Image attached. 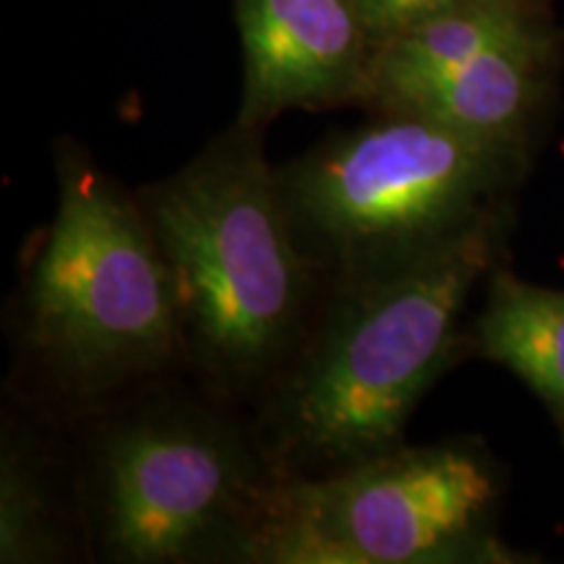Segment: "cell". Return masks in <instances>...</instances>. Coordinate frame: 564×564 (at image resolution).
<instances>
[{"mask_svg":"<svg viewBox=\"0 0 564 564\" xmlns=\"http://www.w3.org/2000/svg\"><path fill=\"white\" fill-rule=\"evenodd\" d=\"M549 55L552 32L541 30L415 84L379 105V110L415 112L494 144H518L539 97Z\"/></svg>","mask_w":564,"mask_h":564,"instance_id":"ba28073f","label":"cell"},{"mask_svg":"<svg viewBox=\"0 0 564 564\" xmlns=\"http://www.w3.org/2000/svg\"><path fill=\"white\" fill-rule=\"evenodd\" d=\"M518 144L403 110L319 141L278 167L301 249L335 285L405 267L494 220Z\"/></svg>","mask_w":564,"mask_h":564,"instance_id":"3957f363","label":"cell"},{"mask_svg":"<svg viewBox=\"0 0 564 564\" xmlns=\"http://www.w3.org/2000/svg\"><path fill=\"white\" fill-rule=\"evenodd\" d=\"M24 343L58 392L102 400L183 350L171 272L137 196L58 152V207L24 288Z\"/></svg>","mask_w":564,"mask_h":564,"instance_id":"277c9868","label":"cell"},{"mask_svg":"<svg viewBox=\"0 0 564 564\" xmlns=\"http://www.w3.org/2000/svg\"><path fill=\"white\" fill-rule=\"evenodd\" d=\"M278 478L236 421L192 403H150L105 423L89 453L84 518L105 560H246Z\"/></svg>","mask_w":564,"mask_h":564,"instance_id":"5b68a950","label":"cell"},{"mask_svg":"<svg viewBox=\"0 0 564 564\" xmlns=\"http://www.w3.org/2000/svg\"><path fill=\"white\" fill-rule=\"evenodd\" d=\"M497 484L474 449L400 447L324 476L274 478L246 560L429 564L470 554Z\"/></svg>","mask_w":564,"mask_h":564,"instance_id":"8992f818","label":"cell"},{"mask_svg":"<svg viewBox=\"0 0 564 564\" xmlns=\"http://www.w3.org/2000/svg\"><path fill=\"white\" fill-rule=\"evenodd\" d=\"M476 345L564 421V291L499 272L476 322Z\"/></svg>","mask_w":564,"mask_h":564,"instance_id":"30bf717a","label":"cell"},{"mask_svg":"<svg viewBox=\"0 0 564 564\" xmlns=\"http://www.w3.org/2000/svg\"><path fill=\"white\" fill-rule=\"evenodd\" d=\"M541 30L546 26L535 0H476L434 13L373 51L369 100L384 105L415 84Z\"/></svg>","mask_w":564,"mask_h":564,"instance_id":"9c48e42d","label":"cell"},{"mask_svg":"<svg viewBox=\"0 0 564 564\" xmlns=\"http://www.w3.org/2000/svg\"><path fill=\"white\" fill-rule=\"evenodd\" d=\"M137 202L171 272L183 350L220 394L267 390L324 278L288 220L262 131L236 123Z\"/></svg>","mask_w":564,"mask_h":564,"instance_id":"7a4b0ae2","label":"cell"},{"mask_svg":"<svg viewBox=\"0 0 564 564\" xmlns=\"http://www.w3.org/2000/svg\"><path fill=\"white\" fill-rule=\"evenodd\" d=\"M465 3H476V0H358V9H361L373 51H377L382 42L419 24L421 19Z\"/></svg>","mask_w":564,"mask_h":564,"instance_id":"7c38bea8","label":"cell"},{"mask_svg":"<svg viewBox=\"0 0 564 564\" xmlns=\"http://www.w3.org/2000/svg\"><path fill=\"white\" fill-rule=\"evenodd\" d=\"M30 442L6 432L0 465V560L53 562L66 552L61 510L45 460Z\"/></svg>","mask_w":564,"mask_h":564,"instance_id":"8fae6325","label":"cell"},{"mask_svg":"<svg viewBox=\"0 0 564 564\" xmlns=\"http://www.w3.org/2000/svg\"><path fill=\"white\" fill-rule=\"evenodd\" d=\"M243 47L238 121L369 100L373 42L358 0H232Z\"/></svg>","mask_w":564,"mask_h":564,"instance_id":"52a82bcc","label":"cell"},{"mask_svg":"<svg viewBox=\"0 0 564 564\" xmlns=\"http://www.w3.org/2000/svg\"><path fill=\"white\" fill-rule=\"evenodd\" d=\"M494 220L398 270L335 285L264 390L262 447L274 474H335L403 444L455 348L465 301L494 262Z\"/></svg>","mask_w":564,"mask_h":564,"instance_id":"6da1fadb","label":"cell"}]
</instances>
